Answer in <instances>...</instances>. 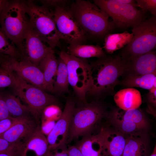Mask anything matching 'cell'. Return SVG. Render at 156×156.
Returning <instances> with one entry per match:
<instances>
[{
	"label": "cell",
	"instance_id": "6da1fadb",
	"mask_svg": "<svg viewBox=\"0 0 156 156\" xmlns=\"http://www.w3.org/2000/svg\"><path fill=\"white\" fill-rule=\"evenodd\" d=\"M91 82L88 95L99 99L115 94L114 88L118 85L129 64L119 55L106 56L90 64Z\"/></svg>",
	"mask_w": 156,
	"mask_h": 156
},
{
	"label": "cell",
	"instance_id": "7a4b0ae2",
	"mask_svg": "<svg viewBox=\"0 0 156 156\" xmlns=\"http://www.w3.org/2000/svg\"><path fill=\"white\" fill-rule=\"evenodd\" d=\"M85 33L96 37H103L110 33L115 26L108 16L94 3L77 0L68 7Z\"/></svg>",
	"mask_w": 156,
	"mask_h": 156
},
{
	"label": "cell",
	"instance_id": "3957f363",
	"mask_svg": "<svg viewBox=\"0 0 156 156\" xmlns=\"http://www.w3.org/2000/svg\"><path fill=\"white\" fill-rule=\"evenodd\" d=\"M107 114L104 105L94 101L81 103L74 110L71 119L67 141L91 134L102 118Z\"/></svg>",
	"mask_w": 156,
	"mask_h": 156
},
{
	"label": "cell",
	"instance_id": "277c9868",
	"mask_svg": "<svg viewBox=\"0 0 156 156\" xmlns=\"http://www.w3.org/2000/svg\"><path fill=\"white\" fill-rule=\"evenodd\" d=\"M25 4L30 24L42 40L52 49L59 45L61 39L53 11L45 6L38 5L31 1Z\"/></svg>",
	"mask_w": 156,
	"mask_h": 156
},
{
	"label": "cell",
	"instance_id": "5b68a950",
	"mask_svg": "<svg viewBox=\"0 0 156 156\" xmlns=\"http://www.w3.org/2000/svg\"><path fill=\"white\" fill-rule=\"evenodd\" d=\"M10 73L14 82L12 88L14 91L27 105L31 115L40 124L44 109L49 105H57V99L45 91L27 82L16 73Z\"/></svg>",
	"mask_w": 156,
	"mask_h": 156
},
{
	"label": "cell",
	"instance_id": "8992f818",
	"mask_svg": "<svg viewBox=\"0 0 156 156\" xmlns=\"http://www.w3.org/2000/svg\"><path fill=\"white\" fill-rule=\"evenodd\" d=\"M133 37L130 42L121 49L119 55L123 59L145 54L156 46V17L153 16L132 28Z\"/></svg>",
	"mask_w": 156,
	"mask_h": 156
},
{
	"label": "cell",
	"instance_id": "52a82bcc",
	"mask_svg": "<svg viewBox=\"0 0 156 156\" xmlns=\"http://www.w3.org/2000/svg\"><path fill=\"white\" fill-rule=\"evenodd\" d=\"M60 57L65 63L69 84L81 103H87L86 94L91 82L90 64L86 59L78 58L62 51Z\"/></svg>",
	"mask_w": 156,
	"mask_h": 156
},
{
	"label": "cell",
	"instance_id": "ba28073f",
	"mask_svg": "<svg viewBox=\"0 0 156 156\" xmlns=\"http://www.w3.org/2000/svg\"><path fill=\"white\" fill-rule=\"evenodd\" d=\"M29 22L25 4L19 1L9 3L0 14L1 28L18 49Z\"/></svg>",
	"mask_w": 156,
	"mask_h": 156
},
{
	"label": "cell",
	"instance_id": "9c48e42d",
	"mask_svg": "<svg viewBox=\"0 0 156 156\" xmlns=\"http://www.w3.org/2000/svg\"><path fill=\"white\" fill-rule=\"evenodd\" d=\"M93 1L94 3L111 18L115 27L122 29L133 28L146 20L145 13L135 6L120 3L116 0Z\"/></svg>",
	"mask_w": 156,
	"mask_h": 156
},
{
	"label": "cell",
	"instance_id": "30bf717a",
	"mask_svg": "<svg viewBox=\"0 0 156 156\" xmlns=\"http://www.w3.org/2000/svg\"><path fill=\"white\" fill-rule=\"evenodd\" d=\"M0 66L29 83L45 90L43 74L39 67L22 57L0 55Z\"/></svg>",
	"mask_w": 156,
	"mask_h": 156
},
{
	"label": "cell",
	"instance_id": "8fae6325",
	"mask_svg": "<svg viewBox=\"0 0 156 156\" xmlns=\"http://www.w3.org/2000/svg\"><path fill=\"white\" fill-rule=\"evenodd\" d=\"M55 21L60 39L70 44H81L85 33L68 7L58 6L53 11Z\"/></svg>",
	"mask_w": 156,
	"mask_h": 156
},
{
	"label": "cell",
	"instance_id": "7c38bea8",
	"mask_svg": "<svg viewBox=\"0 0 156 156\" xmlns=\"http://www.w3.org/2000/svg\"><path fill=\"white\" fill-rule=\"evenodd\" d=\"M45 43L29 22L18 50L22 57L38 66L42 59L53 49Z\"/></svg>",
	"mask_w": 156,
	"mask_h": 156
},
{
	"label": "cell",
	"instance_id": "4fadbf2b",
	"mask_svg": "<svg viewBox=\"0 0 156 156\" xmlns=\"http://www.w3.org/2000/svg\"><path fill=\"white\" fill-rule=\"evenodd\" d=\"M75 107L73 99L68 98L61 117L47 137L49 151L67 144L71 119Z\"/></svg>",
	"mask_w": 156,
	"mask_h": 156
},
{
	"label": "cell",
	"instance_id": "5bb4252c",
	"mask_svg": "<svg viewBox=\"0 0 156 156\" xmlns=\"http://www.w3.org/2000/svg\"><path fill=\"white\" fill-rule=\"evenodd\" d=\"M40 124L30 115L18 118L15 122L0 136L10 143L22 145L34 133Z\"/></svg>",
	"mask_w": 156,
	"mask_h": 156
},
{
	"label": "cell",
	"instance_id": "9a60e30c",
	"mask_svg": "<svg viewBox=\"0 0 156 156\" xmlns=\"http://www.w3.org/2000/svg\"><path fill=\"white\" fill-rule=\"evenodd\" d=\"M105 156H123L127 135L116 129L102 128L98 133Z\"/></svg>",
	"mask_w": 156,
	"mask_h": 156
},
{
	"label": "cell",
	"instance_id": "2e32d148",
	"mask_svg": "<svg viewBox=\"0 0 156 156\" xmlns=\"http://www.w3.org/2000/svg\"><path fill=\"white\" fill-rule=\"evenodd\" d=\"M129 64L122 77L156 73V51L153 50L127 60Z\"/></svg>",
	"mask_w": 156,
	"mask_h": 156
},
{
	"label": "cell",
	"instance_id": "e0dca14e",
	"mask_svg": "<svg viewBox=\"0 0 156 156\" xmlns=\"http://www.w3.org/2000/svg\"><path fill=\"white\" fill-rule=\"evenodd\" d=\"M49 151L47 138L40 125L33 135L21 145L20 156H46Z\"/></svg>",
	"mask_w": 156,
	"mask_h": 156
},
{
	"label": "cell",
	"instance_id": "ac0fdd59",
	"mask_svg": "<svg viewBox=\"0 0 156 156\" xmlns=\"http://www.w3.org/2000/svg\"><path fill=\"white\" fill-rule=\"evenodd\" d=\"M148 137L146 132L127 135L123 156H148Z\"/></svg>",
	"mask_w": 156,
	"mask_h": 156
},
{
	"label": "cell",
	"instance_id": "d6986e66",
	"mask_svg": "<svg viewBox=\"0 0 156 156\" xmlns=\"http://www.w3.org/2000/svg\"><path fill=\"white\" fill-rule=\"evenodd\" d=\"M114 99L118 108L123 110L138 108L142 103L141 93L133 88H127L115 93Z\"/></svg>",
	"mask_w": 156,
	"mask_h": 156
},
{
	"label": "cell",
	"instance_id": "ffe728a7",
	"mask_svg": "<svg viewBox=\"0 0 156 156\" xmlns=\"http://www.w3.org/2000/svg\"><path fill=\"white\" fill-rule=\"evenodd\" d=\"M58 60L51 49L40 62L38 66L43 74L45 91L53 92V85L58 67Z\"/></svg>",
	"mask_w": 156,
	"mask_h": 156
},
{
	"label": "cell",
	"instance_id": "44dd1931",
	"mask_svg": "<svg viewBox=\"0 0 156 156\" xmlns=\"http://www.w3.org/2000/svg\"><path fill=\"white\" fill-rule=\"evenodd\" d=\"M75 145L83 156H105L103 144L99 133L83 137Z\"/></svg>",
	"mask_w": 156,
	"mask_h": 156
},
{
	"label": "cell",
	"instance_id": "7402d4cb",
	"mask_svg": "<svg viewBox=\"0 0 156 156\" xmlns=\"http://www.w3.org/2000/svg\"><path fill=\"white\" fill-rule=\"evenodd\" d=\"M109 115L110 117L134 123L145 131L148 128V122L146 116L139 108L125 110L116 108L110 112Z\"/></svg>",
	"mask_w": 156,
	"mask_h": 156
},
{
	"label": "cell",
	"instance_id": "603a6c76",
	"mask_svg": "<svg viewBox=\"0 0 156 156\" xmlns=\"http://www.w3.org/2000/svg\"><path fill=\"white\" fill-rule=\"evenodd\" d=\"M119 80L118 85L127 88L138 87L150 90L156 88V73L133 76H126Z\"/></svg>",
	"mask_w": 156,
	"mask_h": 156
},
{
	"label": "cell",
	"instance_id": "cb8c5ba5",
	"mask_svg": "<svg viewBox=\"0 0 156 156\" xmlns=\"http://www.w3.org/2000/svg\"><path fill=\"white\" fill-rule=\"evenodd\" d=\"M67 49L68 54L84 59L93 57L98 58L107 55L102 47L97 45L71 44L68 46Z\"/></svg>",
	"mask_w": 156,
	"mask_h": 156
},
{
	"label": "cell",
	"instance_id": "d4e9b609",
	"mask_svg": "<svg viewBox=\"0 0 156 156\" xmlns=\"http://www.w3.org/2000/svg\"><path fill=\"white\" fill-rule=\"evenodd\" d=\"M133 34L127 31L120 33L109 34L105 37L103 49L107 53L112 54L122 49L131 42Z\"/></svg>",
	"mask_w": 156,
	"mask_h": 156
},
{
	"label": "cell",
	"instance_id": "484cf974",
	"mask_svg": "<svg viewBox=\"0 0 156 156\" xmlns=\"http://www.w3.org/2000/svg\"><path fill=\"white\" fill-rule=\"evenodd\" d=\"M58 60V67L53 85V92L59 95L69 92V85L66 65L59 57Z\"/></svg>",
	"mask_w": 156,
	"mask_h": 156
},
{
	"label": "cell",
	"instance_id": "4316f807",
	"mask_svg": "<svg viewBox=\"0 0 156 156\" xmlns=\"http://www.w3.org/2000/svg\"><path fill=\"white\" fill-rule=\"evenodd\" d=\"M4 97L11 117L18 118L31 115L27 107L23 105L19 99L14 95L8 94L4 95Z\"/></svg>",
	"mask_w": 156,
	"mask_h": 156
},
{
	"label": "cell",
	"instance_id": "83f0119b",
	"mask_svg": "<svg viewBox=\"0 0 156 156\" xmlns=\"http://www.w3.org/2000/svg\"><path fill=\"white\" fill-rule=\"evenodd\" d=\"M8 55L14 57L21 56L15 44L6 35L0 27V55Z\"/></svg>",
	"mask_w": 156,
	"mask_h": 156
},
{
	"label": "cell",
	"instance_id": "f1b7e54d",
	"mask_svg": "<svg viewBox=\"0 0 156 156\" xmlns=\"http://www.w3.org/2000/svg\"><path fill=\"white\" fill-rule=\"evenodd\" d=\"M109 117L116 129L125 134L129 135L140 131H145L134 123L110 116Z\"/></svg>",
	"mask_w": 156,
	"mask_h": 156
},
{
	"label": "cell",
	"instance_id": "f546056e",
	"mask_svg": "<svg viewBox=\"0 0 156 156\" xmlns=\"http://www.w3.org/2000/svg\"><path fill=\"white\" fill-rule=\"evenodd\" d=\"M62 111L57 105H52L46 107L44 110L42 117L44 118L58 120L61 117Z\"/></svg>",
	"mask_w": 156,
	"mask_h": 156
},
{
	"label": "cell",
	"instance_id": "4dcf8cb0",
	"mask_svg": "<svg viewBox=\"0 0 156 156\" xmlns=\"http://www.w3.org/2000/svg\"><path fill=\"white\" fill-rule=\"evenodd\" d=\"M135 1L137 7L140 8L144 12L146 13L149 11L153 16H156V0H137Z\"/></svg>",
	"mask_w": 156,
	"mask_h": 156
},
{
	"label": "cell",
	"instance_id": "1f68e13d",
	"mask_svg": "<svg viewBox=\"0 0 156 156\" xmlns=\"http://www.w3.org/2000/svg\"><path fill=\"white\" fill-rule=\"evenodd\" d=\"M14 85V81L10 73L0 66V89L7 87L13 88Z\"/></svg>",
	"mask_w": 156,
	"mask_h": 156
},
{
	"label": "cell",
	"instance_id": "d6a6232c",
	"mask_svg": "<svg viewBox=\"0 0 156 156\" xmlns=\"http://www.w3.org/2000/svg\"><path fill=\"white\" fill-rule=\"evenodd\" d=\"M21 145L10 143L5 139L0 138V153L11 152L15 153L20 156Z\"/></svg>",
	"mask_w": 156,
	"mask_h": 156
},
{
	"label": "cell",
	"instance_id": "836d02e7",
	"mask_svg": "<svg viewBox=\"0 0 156 156\" xmlns=\"http://www.w3.org/2000/svg\"><path fill=\"white\" fill-rule=\"evenodd\" d=\"M18 118L10 117L0 120V136L8 129L15 122Z\"/></svg>",
	"mask_w": 156,
	"mask_h": 156
},
{
	"label": "cell",
	"instance_id": "e575fe53",
	"mask_svg": "<svg viewBox=\"0 0 156 156\" xmlns=\"http://www.w3.org/2000/svg\"><path fill=\"white\" fill-rule=\"evenodd\" d=\"M146 98L150 110H152L156 107V88H153L146 95Z\"/></svg>",
	"mask_w": 156,
	"mask_h": 156
},
{
	"label": "cell",
	"instance_id": "d590c367",
	"mask_svg": "<svg viewBox=\"0 0 156 156\" xmlns=\"http://www.w3.org/2000/svg\"><path fill=\"white\" fill-rule=\"evenodd\" d=\"M66 144H64L53 150L49 151L46 156H68Z\"/></svg>",
	"mask_w": 156,
	"mask_h": 156
},
{
	"label": "cell",
	"instance_id": "8d00e7d4",
	"mask_svg": "<svg viewBox=\"0 0 156 156\" xmlns=\"http://www.w3.org/2000/svg\"><path fill=\"white\" fill-rule=\"evenodd\" d=\"M11 117L8 109L4 95L0 94V120Z\"/></svg>",
	"mask_w": 156,
	"mask_h": 156
},
{
	"label": "cell",
	"instance_id": "74e56055",
	"mask_svg": "<svg viewBox=\"0 0 156 156\" xmlns=\"http://www.w3.org/2000/svg\"><path fill=\"white\" fill-rule=\"evenodd\" d=\"M41 2L44 5L54 7L55 8L58 6H66V5L69 2L68 0H43Z\"/></svg>",
	"mask_w": 156,
	"mask_h": 156
},
{
	"label": "cell",
	"instance_id": "f35d334b",
	"mask_svg": "<svg viewBox=\"0 0 156 156\" xmlns=\"http://www.w3.org/2000/svg\"><path fill=\"white\" fill-rule=\"evenodd\" d=\"M68 156H83L79 149L76 145H70L68 146Z\"/></svg>",
	"mask_w": 156,
	"mask_h": 156
},
{
	"label": "cell",
	"instance_id": "ab89813d",
	"mask_svg": "<svg viewBox=\"0 0 156 156\" xmlns=\"http://www.w3.org/2000/svg\"><path fill=\"white\" fill-rule=\"evenodd\" d=\"M116 1L120 3L133 5L137 6V5L135 1L133 0H116Z\"/></svg>",
	"mask_w": 156,
	"mask_h": 156
},
{
	"label": "cell",
	"instance_id": "60d3db41",
	"mask_svg": "<svg viewBox=\"0 0 156 156\" xmlns=\"http://www.w3.org/2000/svg\"><path fill=\"white\" fill-rule=\"evenodd\" d=\"M9 3L6 1L0 0V12L6 8Z\"/></svg>",
	"mask_w": 156,
	"mask_h": 156
},
{
	"label": "cell",
	"instance_id": "b9f144b4",
	"mask_svg": "<svg viewBox=\"0 0 156 156\" xmlns=\"http://www.w3.org/2000/svg\"><path fill=\"white\" fill-rule=\"evenodd\" d=\"M0 156H19L17 154L11 152H5L0 153Z\"/></svg>",
	"mask_w": 156,
	"mask_h": 156
},
{
	"label": "cell",
	"instance_id": "7bdbcfd3",
	"mask_svg": "<svg viewBox=\"0 0 156 156\" xmlns=\"http://www.w3.org/2000/svg\"><path fill=\"white\" fill-rule=\"evenodd\" d=\"M149 156H156V146H155L154 148L153 151L151 155Z\"/></svg>",
	"mask_w": 156,
	"mask_h": 156
}]
</instances>
